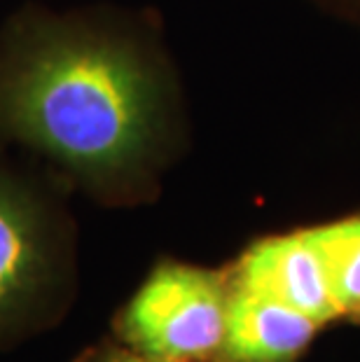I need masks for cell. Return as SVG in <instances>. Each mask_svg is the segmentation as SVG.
Instances as JSON below:
<instances>
[{
	"instance_id": "obj_1",
	"label": "cell",
	"mask_w": 360,
	"mask_h": 362,
	"mask_svg": "<svg viewBox=\"0 0 360 362\" xmlns=\"http://www.w3.org/2000/svg\"><path fill=\"white\" fill-rule=\"evenodd\" d=\"M159 101L143 52L105 26L26 17L0 49V138L42 152L105 202L141 187Z\"/></svg>"
},
{
	"instance_id": "obj_8",
	"label": "cell",
	"mask_w": 360,
	"mask_h": 362,
	"mask_svg": "<svg viewBox=\"0 0 360 362\" xmlns=\"http://www.w3.org/2000/svg\"><path fill=\"white\" fill-rule=\"evenodd\" d=\"M358 315H360V311H358Z\"/></svg>"
},
{
	"instance_id": "obj_3",
	"label": "cell",
	"mask_w": 360,
	"mask_h": 362,
	"mask_svg": "<svg viewBox=\"0 0 360 362\" xmlns=\"http://www.w3.org/2000/svg\"><path fill=\"white\" fill-rule=\"evenodd\" d=\"M59 234L28 185L0 171V329L26 320L54 288Z\"/></svg>"
},
{
	"instance_id": "obj_2",
	"label": "cell",
	"mask_w": 360,
	"mask_h": 362,
	"mask_svg": "<svg viewBox=\"0 0 360 362\" xmlns=\"http://www.w3.org/2000/svg\"><path fill=\"white\" fill-rule=\"evenodd\" d=\"M229 276L159 262L115 320L129 349L173 362H216L227 322Z\"/></svg>"
},
{
	"instance_id": "obj_5",
	"label": "cell",
	"mask_w": 360,
	"mask_h": 362,
	"mask_svg": "<svg viewBox=\"0 0 360 362\" xmlns=\"http://www.w3.org/2000/svg\"><path fill=\"white\" fill-rule=\"evenodd\" d=\"M318 327L293 306L229 283L225 337L216 362H295Z\"/></svg>"
},
{
	"instance_id": "obj_6",
	"label": "cell",
	"mask_w": 360,
	"mask_h": 362,
	"mask_svg": "<svg viewBox=\"0 0 360 362\" xmlns=\"http://www.w3.org/2000/svg\"><path fill=\"white\" fill-rule=\"evenodd\" d=\"M339 315L360 311V215L306 229Z\"/></svg>"
},
{
	"instance_id": "obj_4",
	"label": "cell",
	"mask_w": 360,
	"mask_h": 362,
	"mask_svg": "<svg viewBox=\"0 0 360 362\" xmlns=\"http://www.w3.org/2000/svg\"><path fill=\"white\" fill-rule=\"evenodd\" d=\"M229 283L272 297L325 325L339 315L325 269L306 229L252 243L232 269Z\"/></svg>"
},
{
	"instance_id": "obj_7",
	"label": "cell",
	"mask_w": 360,
	"mask_h": 362,
	"mask_svg": "<svg viewBox=\"0 0 360 362\" xmlns=\"http://www.w3.org/2000/svg\"><path fill=\"white\" fill-rule=\"evenodd\" d=\"M78 362H173V360L145 356V353L129 349L124 344H103L87 351Z\"/></svg>"
}]
</instances>
